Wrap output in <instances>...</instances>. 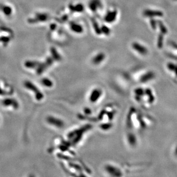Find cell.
<instances>
[{
	"instance_id": "obj_1",
	"label": "cell",
	"mask_w": 177,
	"mask_h": 177,
	"mask_svg": "<svg viewBox=\"0 0 177 177\" xmlns=\"http://www.w3.org/2000/svg\"><path fill=\"white\" fill-rule=\"evenodd\" d=\"M24 86L26 89H29V90L32 91L34 92V97L36 100L38 101H41L42 99H43L44 95L40 91V90L35 85H34L33 83H32L29 81H26L24 83Z\"/></svg>"
},
{
	"instance_id": "obj_2",
	"label": "cell",
	"mask_w": 177,
	"mask_h": 177,
	"mask_svg": "<svg viewBox=\"0 0 177 177\" xmlns=\"http://www.w3.org/2000/svg\"><path fill=\"white\" fill-rule=\"evenodd\" d=\"M102 95V91L99 89H96L93 90L91 91L89 99L91 101V102H95L97 101L98 100V99L100 98Z\"/></svg>"
},
{
	"instance_id": "obj_3",
	"label": "cell",
	"mask_w": 177,
	"mask_h": 177,
	"mask_svg": "<svg viewBox=\"0 0 177 177\" xmlns=\"http://www.w3.org/2000/svg\"><path fill=\"white\" fill-rule=\"evenodd\" d=\"M105 58V55L103 53H99V54H97L93 58L92 62L93 63L95 64H99L102 62V61L104 60Z\"/></svg>"
},
{
	"instance_id": "obj_4",
	"label": "cell",
	"mask_w": 177,
	"mask_h": 177,
	"mask_svg": "<svg viewBox=\"0 0 177 177\" xmlns=\"http://www.w3.org/2000/svg\"><path fill=\"white\" fill-rule=\"evenodd\" d=\"M71 29L73 32H76L77 33H79L83 31V28L79 24L77 23H72L71 25Z\"/></svg>"
},
{
	"instance_id": "obj_5",
	"label": "cell",
	"mask_w": 177,
	"mask_h": 177,
	"mask_svg": "<svg viewBox=\"0 0 177 177\" xmlns=\"http://www.w3.org/2000/svg\"><path fill=\"white\" fill-rule=\"evenodd\" d=\"M42 84H43L44 86H45L46 87H51L52 86L53 83L52 82V81H51L50 79L48 78H43L42 80Z\"/></svg>"
}]
</instances>
